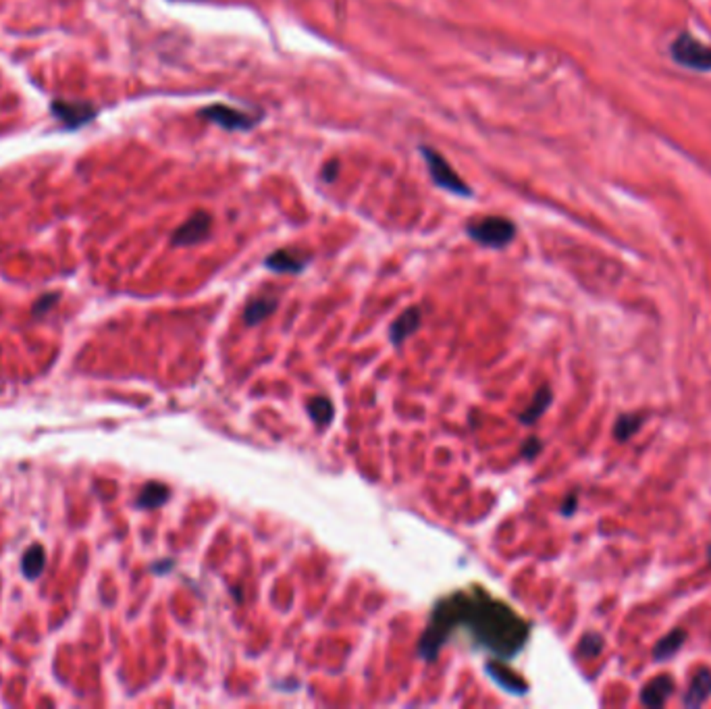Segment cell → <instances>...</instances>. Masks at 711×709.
I'll list each match as a JSON object with an SVG mask.
<instances>
[{
	"instance_id": "6da1fadb",
	"label": "cell",
	"mask_w": 711,
	"mask_h": 709,
	"mask_svg": "<svg viewBox=\"0 0 711 709\" xmlns=\"http://www.w3.org/2000/svg\"><path fill=\"white\" fill-rule=\"evenodd\" d=\"M456 628H466L474 643L499 659L514 657L530 634L529 622L508 603L483 589L457 591L439 600L432 609L429 628L418 645L420 657L432 662Z\"/></svg>"
},
{
	"instance_id": "7a4b0ae2",
	"label": "cell",
	"mask_w": 711,
	"mask_h": 709,
	"mask_svg": "<svg viewBox=\"0 0 711 709\" xmlns=\"http://www.w3.org/2000/svg\"><path fill=\"white\" fill-rule=\"evenodd\" d=\"M468 236L481 246L489 248H504L516 236V225L505 217H481L470 221L466 225Z\"/></svg>"
},
{
	"instance_id": "3957f363",
	"label": "cell",
	"mask_w": 711,
	"mask_h": 709,
	"mask_svg": "<svg viewBox=\"0 0 711 709\" xmlns=\"http://www.w3.org/2000/svg\"><path fill=\"white\" fill-rule=\"evenodd\" d=\"M420 152H423L424 163H426V166H429L432 181H435L439 188L448 189V192L456 194V196H464V198L473 196V189L468 188V183L464 181L460 175H457V173L454 171V166H451L448 160L441 157V154H439L437 150H432V148H429V146L420 148Z\"/></svg>"
},
{
	"instance_id": "277c9868",
	"label": "cell",
	"mask_w": 711,
	"mask_h": 709,
	"mask_svg": "<svg viewBox=\"0 0 711 709\" xmlns=\"http://www.w3.org/2000/svg\"><path fill=\"white\" fill-rule=\"evenodd\" d=\"M672 59L678 65L689 67L692 71H711V48L705 46L689 34L678 36L672 42Z\"/></svg>"
},
{
	"instance_id": "5b68a950",
	"label": "cell",
	"mask_w": 711,
	"mask_h": 709,
	"mask_svg": "<svg viewBox=\"0 0 711 709\" xmlns=\"http://www.w3.org/2000/svg\"><path fill=\"white\" fill-rule=\"evenodd\" d=\"M200 115L204 117V121L214 123L227 132H246V129L255 127V123L258 119L255 117L242 113V110L227 107V104H210V107L202 109Z\"/></svg>"
},
{
	"instance_id": "8992f818",
	"label": "cell",
	"mask_w": 711,
	"mask_h": 709,
	"mask_svg": "<svg viewBox=\"0 0 711 709\" xmlns=\"http://www.w3.org/2000/svg\"><path fill=\"white\" fill-rule=\"evenodd\" d=\"M213 230V217L208 213L198 211L173 233V244L175 246H196L204 242Z\"/></svg>"
},
{
	"instance_id": "52a82bcc",
	"label": "cell",
	"mask_w": 711,
	"mask_h": 709,
	"mask_svg": "<svg viewBox=\"0 0 711 709\" xmlns=\"http://www.w3.org/2000/svg\"><path fill=\"white\" fill-rule=\"evenodd\" d=\"M53 113L57 115L61 121L67 123L69 127H77V125H82V123H88L92 117L96 115V110L85 102L54 101Z\"/></svg>"
},
{
	"instance_id": "ba28073f",
	"label": "cell",
	"mask_w": 711,
	"mask_h": 709,
	"mask_svg": "<svg viewBox=\"0 0 711 709\" xmlns=\"http://www.w3.org/2000/svg\"><path fill=\"white\" fill-rule=\"evenodd\" d=\"M672 690H674L672 678L667 674H659L658 678H653V681H649L645 687H642V693H641L642 705L661 707L667 699H670Z\"/></svg>"
},
{
	"instance_id": "9c48e42d",
	"label": "cell",
	"mask_w": 711,
	"mask_h": 709,
	"mask_svg": "<svg viewBox=\"0 0 711 709\" xmlns=\"http://www.w3.org/2000/svg\"><path fill=\"white\" fill-rule=\"evenodd\" d=\"M306 256L298 254L295 250H277L271 254L264 264L275 273H300L306 267Z\"/></svg>"
},
{
	"instance_id": "30bf717a",
	"label": "cell",
	"mask_w": 711,
	"mask_h": 709,
	"mask_svg": "<svg viewBox=\"0 0 711 709\" xmlns=\"http://www.w3.org/2000/svg\"><path fill=\"white\" fill-rule=\"evenodd\" d=\"M420 318H423V312L418 310V308H408L406 312H401L398 318H395V323L392 325V329H389V337H392V343L393 345H400L404 339H408L412 335V333L418 331L420 326Z\"/></svg>"
},
{
	"instance_id": "8fae6325",
	"label": "cell",
	"mask_w": 711,
	"mask_h": 709,
	"mask_svg": "<svg viewBox=\"0 0 711 709\" xmlns=\"http://www.w3.org/2000/svg\"><path fill=\"white\" fill-rule=\"evenodd\" d=\"M711 695V672L707 668H701L692 676L691 687L684 695V707H701Z\"/></svg>"
},
{
	"instance_id": "7c38bea8",
	"label": "cell",
	"mask_w": 711,
	"mask_h": 709,
	"mask_svg": "<svg viewBox=\"0 0 711 709\" xmlns=\"http://www.w3.org/2000/svg\"><path fill=\"white\" fill-rule=\"evenodd\" d=\"M277 304H279V300L273 298V295H258V298H255L248 306H246L244 323L246 325L263 323L264 318H269L271 314L275 312Z\"/></svg>"
},
{
	"instance_id": "4fadbf2b",
	"label": "cell",
	"mask_w": 711,
	"mask_h": 709,
	"mask_svg": "<svg viewBox=\"0 0 711 709\" xmlns=\"http://www.w3.org/2000/svg\"><path fill=\"white\" fill-rule=\"evenodd\" d=\"M552 402H553V393H552V390H549V385L541 387V390L535 393L533 402H530L527 406V410H524L522 415H521V423L522 424L537 423L543 415H545V410L549 408V404H552Z\"/></svg>"
},
{
	"instance_id": "5bb4252c",
	"label": "cell",
	"mask_w": 711,
	"mask_h": 709,
	"mask_svg": "<svg viewBox=\"0 0 711 709\" xmlns=\"http://www.w3.org/2000/svg\"><path fill=\"white\" fill-rule=\"evenodd\" d=\"M169 497H171L169 487L163 483H148L144 489L140 491V497L135 504H138V508L141 510H154L169 502Z\"/></svg>"
},
{
	"instance_id": "9a60e30c",
	"label": "cell",
	"mask_w": 711,
	"mask_h": 709,
	"mask_svg": "<svg viewBox=\"0 0 711 709\" xmlns=\"http://www.w3.org/2000/svg\"><path fill=\"white\" fill-rule=\"evenodd\" d=\"M46 568V553L42 545H32L29 550L23 553L21 560V570L26 575L28 581H36L42 572Z\"/></svg>"
},
{
	"instance_id": "2e32d148",
	"label": "cell",
	"mask_w": 711,
	"mask_h": 709,
	"mask_svg": "<svg viewBox=\"0 0 711 709\" xmlns=\"http://www.w3.org/2000/svg\"><path fill=\"white\" fill-rule=\"evenodd\" d=\"M308 415H311V418L319 427H327L333 421V416H335V408H333L329 398L317 396L308 399Z\"/></svg>"
},
{
	"instance_id": "e0dca14e",
	"label": "cell",
	"mask_w": 711,
	"mask_h": 709,
	"mask_svg": "<svg viewBox=\"0 0 711 709\" xmlns=\"http://www.w3.org/2000/svg\"><path fill=\"white\" fill-rule=\"evenodd\" d=\"M684 641H686V631H680V628H676V631H672L670 634H666V637L661 639L659 643L655 645V649H653L655 662H661V659L672 657L674 653H676L680 647H683Z\"/></svg>"
},
{
	"instance_id": "ac0fdd59",
	"label": "cell",
	"mask_w": 711,
	"mask_h": 709,
	"mask_svg": "<svg viewBox=\"0 0 711 709\" xmlns=\"http://www.w3.org/2000/svg\"><path fill=\"white\" fill-rule=\"evenodd\" d=\"M642 424V416L639 415H624L614 424V435L618 441H626L633 437Z\"/></svg>"
},
{
	"instance_id": "d6986e66",
	"label": "cell",
	"mask_w": 711,
	"mask_h": 709,
	"mask_svg": "<svg viewBox=\"0 0 711 709\" xmlns=\"http://www.w3.org/2000/svg\"><path fill=\"white\" fill-rule=\"evenodd\" d=\"M602 649H603V639L599 637L597 632H586L578 643V653L586 659L597 657L599 653H602Z\"/></svg>"
},
{
	"instance_id": "ffe728a7",
	"label": "cell",
	"mask_w": 711,
	"mask_h": 709,
	"mask_svg": "<svg viewBox=\"0 0 711 709\" xmlns=\"http://www.w3.org/2000/svg\"><path fill=\"white\" fill-rule=\"evenodd\" d=\"M541 452V441L537 439V437H530V439L524 443V449H522V454H524V458L527 460H533L537 454Z\"/></svg>"
},
{
	"instance_id": "44dd1931",
	"label": "cell",
	"mask_w": 711,
	"mask_h": 709,
	"mask_svg": "<svg viewBox=\"0 0 711 709\" xmlns=\"http://www.w3.org/2000/svg\"><path fill=\"white\" fill-rule=\"evenodd\" d=\"M54 302H59V294H51V295H44V298L38 300V304L34 306V314H42L46 312L48 308H51Z\"/></svg>"
},
{
	"instance_id": "7402d4cb",
	"label": "cell",
	"mask_w": 711,
	"mask_h": 709,
	"mask_svg": "<svg viewBox=\"0 0 711 709\" xmlns=\"http://www.w3.org/2000/svg\"><path fill=\"white\" fill-rule=\"evenodd\" d=\"M337 160H331V163H327L325 165V169H323V175H325V180L327 181H333L335 180V175H337Z\"/></svg>"
},
{
	"instance_id": "603a6c76",
	"label": "cell",
	"mask_w": 711,
	"mask_h": 709,
	"mask_svg": "<svg viewBox=\"0 0 711 709\" xmlns=\"http://www.w3.org/2000/svg\"><path fill=\"white\" fill-rule=\"evenodd\" d=\"M574 508H577V495H570V497H568V502L564 504V508H562V512H564L566 516H570L572 512H574Z\"/></svg>"
},
{
	"instance_id": "cb8c5ba5",
	"label": "cell",
	"mask_w": 711,
	"mask_h": 709,
	"mask_svg": "<svg viewBox=\"0 0 711 709\" xmlns=\"http://www.w3.org/2000/svg\"><path fill=\"white\" fill-rule=\"evenodd\" d=\"M707 560H709V564H711V545H709V550H707Z\"/></svg>"
}]
</instances>
